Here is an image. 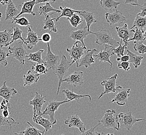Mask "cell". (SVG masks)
<instances>
[{
    "instance_id": "5b68a950",
    "label": "cell",
    "mask_w": 146,
    "mask_h": 135,
    "mask_svg": "<svg viewBox=\"0 0 146 135\" xmlns=\"http://www.w3.org/2000/svg\"><path fill=\"white\" fill-rule=\"evenodd\" d=\"M128 111L125 113H120L117 115V120L120 124V126H122L129 130L137 122L146 121V119L143 118H136L132 115V112L128 109Z\"/></svg>"
},
{
    "instance_id": "ee69618b",
    "label": "cell",
    "mask_w": 146,
    "mask_h": 135,
    "mask_svg": "<svg viewBox=\"0 0 146 135\" xmlns=\"http://www.w3.org/2000/svg\"><path fill=\"white\" fill-rule=\"evenodd\" d=\"M7 53L5 50H2L0 47V64L4 67H6L8 64L7 61Z\"/></svg>"
},
{
    "instance_id": "8fae6325",
    "label": "cell",
    "mask_w": 146,
    "mask_h": 135,
    "mask_svg": "<svg viewBox=\"0 0 146 135\" xmlns=\"http://www.w3.org/2000/svg\"><path fill=\"white\" fill-rule=\"evenodd\" d=\"M47 50L46 56L45 57V65L48 70L50 69H52L53 70L60 62V57L58 55H55L52 52L49 43H47Z\"/></svg>"
},
{
    "instance_id": "7402d4cb",
    "label": "cell",
    "mask_w": 146,
    "mask_h": 135,
    "mask_svg": "<svg viewBox=\"0 0 146 135\" xmlns=\"http://www.w3.org/2000/svg\"><path fill=\"white\" fill-rule=\"evenodd\" d=\"M35 1L36 0H30L25 1L24 3H23L21 12L15 18H18L21 15H23L24 14H29L32 15L33 16H35L36 13L33 12V9L35 5Z\"/></svg>"
},
{
    "instance_id": "e575fe53",
    "label": "cell",
    "mask_w": 146,
    "mask_h": 135,
    "mask_svg": "<svg viewBox=\"0 0 146 135\" xmlns=\"http://www.w3.org/2000/svg\"><path fill=\"white\" fill-rule=\"evenodd\" d=\"M59 9L61 11L62 14L60 15L59 17L56 18V21H58L60 19V18L62 17H66L67 18H70L74 14V13H78L79 14V13H80V11H76V10H74L71 8L70 7H65L64 8H62V6H59Z\"/></svg>"
},
{
    "instance_id": "3957f363",
    "label": "cell",
    "mask_w": 146,
    "mask_h": 135,
    "mask_svg": "<svg viewBox=\"0 0 146 135\" xmlns=\"http://www.w3.org/2000/svg\"><path fill=\"white\" fill-rule=\"evenodd\" d=\"M91 34H93L96 36V43L100 45L109 44L115 48L118 46L120 44L119 42L113 38L111 33L108 30L102 29L96 32L91 31Z\"/></svg>"
},
{
    "instance_id": "2e32d148",
    "label": "cell",
    "mask_w": 146,
    "mask_h": 135,
    "mask_svg": "<svg viewBox=\"0 0 146 135\" xmlns=\"http://www.w3.org/2000/svg\"><path fill=\"white\" fill-rule=\"evenodd\" d=\"M105 17L107 22L110 26L114 24H122L124 21H126V18L123 16L122 13L117 10V9L112 13H107L106 14Z\"/></svg>"
},
{
    "instance_id": "8d00e7d4",
    "label": "cell",
    "mask_w": 146,
    "mask_h": 135,
    "mask_svg": "<svg viewBox=\"0 0 146 135\" xmlns=\"http://www.w3.org/2000/svg\"><path fill=\"white\" fill-rule=\"evenodd\" d=\"M33 66L31 67L32 70L34 71V73L38 75L46 74L47 72L48 71L46 67L44 64H37L36 65L32 64Z\"/></svg>"
},
{
    "instance_id": "681fc988",
    "label": "cell",
    "mask_w": 146,
    "mask_h": 135,
    "mask_svg": "<svg viewBox=\"0 0 146 135\" xmlns=\"http://www.w3.org/2000/svg\"><path fill=\"white\" fill-rule=\"evenodd\" d=\"M140 9L141 11L139 13L137 14L138 15L141 17L146 16V3H144L143 5L140 6Z\"/></svg>"
},
{
    "instance_id": "7c38bea8",
    "label": "cell",
    "mask_w": 146,
    "mask_h": 135,
    "mask_svg": "<svg viewBox=\"0 0 146 135\" xmlns=\"http://www.w3.org/2000/svg\"><path fill=\"white\" fill-rule=\"evenodd\" d=\"M64 124L67 125L69 128L76 127L81 132H84L86 127L84 123L82 122L78 114L71 115L64 120Z\"/></svg>"
},
{
    "instance_id": "d4e9b609",
    "label": "cell",
    "mask_w": 146,
    "mask_h": 135,
    "mask_svg": "<svg viewBox=\"0 0 146 135\" xmlns=\"http://www.w3.org/2000/svg\"><path fill=\"white\" fill-rule=\"evenodd\" d=\"M13 33L11 30H5L4 31L0 32V47H7L11 45V42L12 40Z\"/></svg>"
},
{
    "instance_id": "7dc6e473",
    "label": "cell",
    "mask_w": 146,
    "mask_h": 135,
    "mask_svg": "<svg viewBox=\"0 0 146 135\" xmlns=\"http://www.w3.org/2000/svg\"><path fill=\"white\" fill-rule=\"evenodd\" d=\"M100 124V123H99L96 126H94V127H91L90 129H88V130H85L84 132H82V135H100V134L99 133V132H97L95 131V129L96 128V127L98 126Z\"/></svg>"
},
{
    "instance_id": "d590c367",
    "label": "cell",
    "mask_w": 146,
    "mask_h": 135,
    "mask_svg": "<svg viewBox=\"0 0 146 135\" xmlns=\"http://www.w3.org/2000/svg\"><path fill=\"white\" fill-rule=\"evenodd\" d=\"M18 124H19V122H15V120L10 116L8 118H4L2 114V112H0V127L6 125L10 127L12 130V126Z\"/></svg>"
},
{
    "instance_id": "6da1fadb",
    "label": "cell",
    "mask_w": 146,
    "mask_h": 135,
    "mask_svg": "<svg viewBox=\"0 0 146 135\" xmlns=\"http://www.w3.org/2000/svg\"><path fill=\"white\" fill-rule=\"evenodd\" d=\"M74 63L73 61L69 62L68 60L66 57L64 55L62 56V59L58 65H57L55 68L53 70L54 73L56 75L59 79L58 87L57 91V95H58L61 87L62 79L64 76L67 73L70 67Z\"/></svg>"
},
{
    "instance_id": "52a82bcc",
    "label": "cell",
    "mask_w": 146,
    "mask_h": 135,
    "mask_svg": "<svg viewBox=\"0 0 146 135\" xmlns=\"http://www.w3.org/2000/svg\"><path fill=\"white\" fill-rule=\"evenodd\" d=\"M70 102L69 100H64L62 101H57L55 100H50L47 103L46 108L44 111L42 112V115H49L50 120L53 124L56 123V120L55 118V112L58 109L59 107L64 103Z\"/></svg>"
},
{
    "instance_id": "f1b7e54d",
    "label": "cell",
    "mask_w": 146,
    "mask_h": 135,
    "mask_svg": "<svg viewBox=\"0 0 146 135\" xmlns=\"http://www.w3.org/2000/svg\"><path fill=\"white\" fill-rule=\"evenodd\" d=\"M27 123L29 125V126H27L26 129L21 132L18 133H14L15 135L23 134L24 135H45L44 131H41L31 124L30 122H28Z\"/></svg>"
},
{
    "instance_id": "b9f144b4",
    "label": "cell",
    "mask_w": 146,
    "mask_h": 135,
    "mask_svg": "<svg viewBox=\"0 0 146 135\" xmlns=\"http://www.w3.org/2000/svg\"><path fill=\"white\" fill-rule=\"evenodd\" d=\"M134 44L133 48L135 51L140 54L146 53V46L143 44V42L134 41Z\"/></svg>"
},
{
    "instance_id": "680465c9",
    "label": "cell",
    "mask_w": 146,
    "mask_h": 135,
    "mask_svg": "<svg viewBox=\"0 0 146 135\" xmlns=\"http://www.w3.org/2000/svg\"><path fill=\"white\" fill-rule=\"evenodd\" d=\"M2 17V14L1 13H0V18Z\"/></svg>"
},
{
    "instance_id": "816d5d0a",
    "label": "cell",
    "mask_w": 146,
    "mask_h": 135,
    "mask_svg": "<svg viewBox=\"0 0 146 135\" xmlns=\"http://www.w3.org/2000/svg\"><path fill=\"white\" fill-rule=\"evenodd\" d=\"M56 0H36L35 1V5L39 3H46L49 2H52V3L55 2Z\"/></svg>"
},
{
    "instance_id": "f5cc1de1",
    "label": "cell",
    "mask_w": 146,
    "mask_h": 135,
    "mask_svg": "<svg viewBox=\"0 0 146 135\" xmlns=\"http://www.w3.org/2000/svg\"><path fill=\"white\" fill-rule=\"evenodd\" d=\"M2 114L4 118H9V115H10V110H2Z\"/></svg>"
},
{
    "instance_id": "9f6ffc18",
    "label": "cell",
    "mask_w": 146,
    "mask_h": 135,
    "mask_svg": "<svg viewBox=\"0 0 146 135\" xmlns=\"http://www.w3.org/2000/svg\"><path fill=\"white\" fill-rule=\"evenodd\" d=\"M143 36H144L145 40V39H146V30H144V32H143Z\"/></svg>"
},
{
    "instance_id": "74e56055",
    "label": "cell",
    "mask_w": 146,
    "mask_h": 135,
    "mask_svg": "<svg viewBox=\"0 0 146 135\" xmlns=\"http://www.w3.org/2000/svg\"><path fill=\"white\" fill-rule=\"evenodd\" d=\"M67 19L69 21L71 26L75 28H77L79 25L84 21L78 13H74L71 17L67 18Z\"/></svg>"
},
{
    "instance_id": "1f68e13d",
    "label": "cell",
    "mask_w": 146,
    "mask_h": 135,
    "mask_svg": "<svg viewBox=\"0 0 146 135\" xmlns=\"http://www.w3.org/2000/svg\"><path fill=\"white\" fill-rule=\"evenodd\" d=\"M38 11L39 16L42 15H47L50 12H55L56 13H59L61 12V11L53 7L49 2L45 3V4L44 5L39 6Z\"/></svg>"
},
{
    "instance_id": "d6a6232c",
    "label": "cell",
    "mask_w": 146,
    "mask_h": 135,
    "mask_svg": "<svg viewBox=\"0 0 146 135\" xmlns=\"http://www.w3.org/2000/svg\"><path fill=\"white\" fill-rule=\"evenodd\" d=\"M44 50H40L38 52H36L35 53H30L29 55H28L27 58L28 59L27 60L31 61V62H35L37 64H44L45 62L42 58V54L44 52Z\"/></svg>"
},
{
    "instance_id": "ac0fdd59",
    "label": "cell",
    "mask_w": 146,
    "mask_h": 135,
    "mask_svg": "<svg viewBox=\"0 0 146 135\" xmlns=\"http://www.w3.org/2000/svg\"><path fill=\"white\" fill-rule=\"evenodd\" d=\"M24 44L27 46V48L29 50H31L33 47H35L40 38L38 36L37 33L32 30L30 26H28V30L27 32V37L23 38Z\"/></svg>"
},
{
    "instance_id": "836d02e7",
    "label": "cell",
    "mask_w": 146,
    "mask_h": 135,
    "mask_svg": "<svg viewBox=\"0 0 146 135\" xmlns=\"http://www.w3.org/2000/svg\"><path fill=\"white\" fill-rule=\"evenodd\" d=\"M134 28H137L138 29L144 30L146 28V16L141 17L137 14L136 17L135 19L133 25L129 30L132 29Z\"/></svg>"
},
{
    "instance_id": "f6af8a7d",
    "label": "cell",
    "mask_w": 146,
    "mask_h": 135,
    "mask_svg": "<svg viewBox=\"0 0 146 135\" xmlns=\"http://www.w3.org/2000/svg\"><path fill=\"white\" fill-rule=\"evenodd\" d=\"M4 110H11V106L9 103V101L5 99L2 100L0 103V110L2 111Z\"/></svg>"
},
{
    "instance_id": "83f0119b",
    "label": "cell",
    "mask_w": 146,
    "mask_h": 135,
    "mask_svg": "<svg viewBox=\"0 0 146 135\" xmlns=\"http://www.w3.org/2000/svg\"><path fill=\"white\" fill-rule=\"evenodd\" d=\"M40 79V75L36 74L33 73L31 70L28 71L25 75H23L24 86L27 85H31L38 82Z\"/></svg>"
},
{
    "instance_id": "c3c4849f",
    "label": "cell",
    "mask_w": 146,
    "mask_h": 135,
    "mask_svg": "<svg viewBox=\"0 0 146 135\" xmlns=\"http://www.w3.org/2000/svg\"><path fill=\"white\" fill-rule=\"evenodd\" d=\"M51 39H52V37L50 33H45L42 35L41 38H40V41H42L44 43H50Z\"/></svg>"
},
{
    "instance_id": "9c48e42d",
    "label": "cell",
    "mask_w": 146,
    "mask_h": 135,
    "mask_svg": "<svg viewBox=\"0 0 146 135\" xmlns=\"http://www.w3.org/2000/svg\"><path fill=\"white\" fill-rule=\"evenodd\" d=\"M114 47L109 44H105V47L104 50H101L97 55H94L97 60L100 61V64L102 62H107L110 64V71L112 70V62L110 61V58L111 56H113L114 54L113 48Z\"/></svg>"
},
{
    "instance_id": "4fadbf2b",
    "label": "cell",
    "mask_w": 146,
    "mask_h": 135,
    "mask_svg": "<svg viewBox=\"0 0 146 135\" xmlns=\"http://www.w3.org/2000/svg\"><path fill=\"white\" fill-rule=\"evenodd\" d=\"M118 93L114 98L110 101V103H116L120 106H124L127 101V99L130 96V88H123L122 87L117 89Z\"/></svg>"
},
{
    "instance_id": "44dd1931",
    "label": "cell",
    "mask_w": 146,
    "mask_h": 135,
    "mask_svg": "<svg viewBox=\"0 0 146 135\" xmlns=\"http://www.w3.org/2000/svg\"><path fill=\"white\" fill-rule=\"evenodd\" d=\"M115 29L117 30V34L121 38V40L127 46L129 45V38H130L129 30L128 29L127 24H125L123 26L119 27L116 26Z\"/></svg>"
},
{
    "instance_id": "f35d334b",
    "label": "cell",
    "mask_w": 146,
    "mask_h": 135,
    "mask_svg": "<svg viewBox=\"0 0 146 135\" xmlns=\"http://www.w3.org/2000/svg\"><path fill=\"white\" fill-rule=\"evenodd\" d=\"M12 29L13 30V33L12 35V40L11 42V45L14 42L17 40H21V41L23 42L24 43V40L22 37V33L23 31L18 27V26H15L13 27Z\"/></svg>"
},
{
    "instance_id": "cb8c5ba5",
    "label": "cell",
    "mask_w": 146,
    "mask_h": 135,
    "mask_svg": "<svg viewBox=\"0 0 146 135\" xmlns=\"http://www.w3.org/2000/svg\"><path fill=\"white\" fill-rule=\"evenodd\" d=\"M56 13L54 12L53 13H51L50 15L47 14L45 15V18L43 21V29H48L50 32H57V29L56 27L55 24L54 22V21H55L56 18H52L51 17L52 15L55 14Z\"/></svg>"
},
{
    "instance_id": "4316f807",
    "label": "cell",
    "mask_w": 146,
    "mask_h": 135,
    "mask_svg": "<svg viewBox=\"0 0 146 135\" xmlns=\"http://www.w3.org/2000/svg\"><path fill=\"white\" fill-rule=\"evenodd\" d=\"M62 93L64 94L65 96L66 97V99L65 100H69L70 101H71L72 100H76V101H79L81 98L86 97H88L90 101L92 100L91 96L89 95H78L74 93L72 91H71L68 89L63 90Z\"/></svg>"
},
{
    "instance_id": "6f0895ef",
    "label": "cell",
    "mask_w": 146,
    "mask_h": 135,
    "mask_svg": "<svg viewBox=\"0 0 146 135\" xmlns=\"http://www.w3.org/2000/svg\"><path fill=\"white\" fill-rule=\"evenodd\" d=\"M117 62H120V57H117Z\"/></svg>"
},
{
    "instance_id": "5bb4252c",
    "label": "cell",
    "mask_w": 146,
    "mask_h": 135,
    "mask_svg": "<svg viewBox=\"0 0 146 135\" xmlns=\"http://www.w3.org/2000/svg\"><path fill=\"white\" fill-rule=\"evenodd\" d=\"M45 96H43L42 94H38V92L35 93V95L32 100L29 101L30 105L33 107V114H42V108L44 103Z\"/></svg>"
},
{
    "instance_id": "8992f818",
    "label": "cell",
    "mask_w": 146,
    "mask_h": 135,
    "mask_svg": "<svg viewBox=\"0 0 146 135\" xmlns=\"http://www.w3.org/2000/svg\"><path fill=\"white\" fill-rule=\"evenodd\" d=\"M118 76L117 74H115L113 76H111L107 80H104L101 83V85L105 87V91L104 92L100 94L98 97L100 99L105 94H108L110 93H115L117 89L119 88H122V87L117 84V79Z\"/></svg>"
},
{
    "instance_id": "277c9868",
    "label": "cell",
    "mask_w": 146,
    "mask_h": 135,
    "mask_svg": "<svg viewBox=\"0 0 146 135\" xmlns=\"http://www.w3.org/2000/svg\"><path fill=\"white\" fill-rule=\"evenodd\" d=\"M115 113L114 110H107L101 120H98V122L102 124L104 126L107 128L119 130L120 124L118 122L117 116L114 117L113 114Z\"/></svg>"
},
{
    "instance_id": "30bf717a",
    "label": "cell",
    "mask_w": 146,
    "mask_h": 135,
    "mask_svg": "<svg viewBox=\"0 0 146 135\" xmlns=\"http://www.w3.org/2000/svg\"><path fill=\"white\" fill-rule=\"evenodd\" d=\"M96 52H98V51L95 48L93 50H88L86 52L84 53L79 61L76 62V67L83 66L87 69L88 67L91 66L92 64L95 63L93 55Z\"/></svg>"
},
{
    "instance_id": "ab89813d",
    "label": "cell",
    "mask_w": 146,
    "mask_h": 135,
    "mask_svg": "<svg viewBox=\"0 0 146 135\" xmlns=\"http://www.w3.org/2000/svg\"><path fill=\"white\" fill-rule=\"evenodd\" d=\"M143 30L140 29L136 28V29L135 30L134 35L133 38H129L128 41H142L143 42L145 40V38L143 36Z\"/></svg>"
},
{
    "instance_id": "484cf974",
    "label": "cell",
    "mask_w": 146,
    "mask_h": 135,
    "mask_svg": "<svg viewBox=\"0 0 146 135\" xmlns=\"http://www.w3.org/2000/svg\"><path fill=\"white\" fill-rule=\"evenodd\" d=\"M79 15L81 16L84 18L85 22H86V27L88 31H90V27L95 22H97L95 15L92 12H86V11H81L78 14Z\"/></svg>"
},
{
    "instance_id": "603a6c76",
    "label": "cell",
    "mask_w": 146,
    "mask_h": 135,
    "mask_svg": "<svg viewBox=\"0 0 146 135\" xmlns=\"http://www.w3.org/2000/svg\"><path fill=\"white\" fill-rule=\"evenodd\" d=\"M20 12L18 10L17 6L15 5L13 0H9L7 3V6L5 11L6 17L5 20L13 19L14 18L16 17Z\"/></svg>"
},
{
    "instance_id": "f907efd6",
    "label": "cell",
    "mask_w": 146,
    "mask_h": 135,
    "mask_svg": "<svg viewBox=\"0 0 146 135\" xmlns=\"http://www.w3.org/2000/svg\"><path fill=\"white\" fill-rule=\"evenodd\" d=\"M125 4H129L133 6H140V5L138 3V0H125Z\"/></svg>"
},
{
    "instance_id": "ba28073f",
    "label": "cell",
    "mask_w": 146,
    "mask_h": 135,
    "mask_svg": "<svg viewBox=\"0 0 146 135\" xmlns=\"http://www.w3.org/2000/svg\"><path fill=\"white\" fill-rule=\"evenodd\" d=\"M85 48L81 42L76 41L71 48H66L70 58L74 62H77L84 53Z\"/></svg>"
},
{
    "instance_id": "7a4b0ae2",
    "label": "cell",
    "mask_w": 146,
    "mask_h": 135,
    "mask_svg": "<svg viewBox=\"0 0 146 135\" xmlns=\"http://www.w3.org/2000/svg\"><path fill=\"white\" fill-rule=\"evenodd\" d=\"M23 42L21 41L16 43L13 46H9L8 48L9 53L7 54V57L12 56L20 62L21 65H25L28 56L26 50L23 47Z\"/></svg>"
},
{
    "instance_id": "d6986e66",
    "label": "cell",
    "mask_w": 146,
    "mask_h": 135,
    "mask_svg": "<svg viewBox=\"0 0 146 135\" xmlns=\"http://www.w3.org/2000/svg\"><path fill=\"white\" fill-rule=\"evenodd\" d=\"M33 120L35 123L38 124L44 128L45 135H46L47 132L48 131L52 130V126L54 124L50 121V119L43 118L42 114H33Z\"/></svg>"
},
{
    "instance_id": "db71d44e",
    "label": "cell",
    "mask_w": 146,
    "mask_h": 135,
    "mask_svg": "<svg viewBox=\"0 0 146 135\" xmlns=\"http://www.w3.org/2000/svg\"><path fill=\"white\" fill-rule=\"evenodd\" d=\"M129 56L127 54L126 55H123L120 57V61L121 62H129Z\"/></svg>"
},
{
    "instance_id": "60d3db41",
    "label": "cell",
    "mask_w": 146,
    "mask_h": 135,
    "mask_svg": "<svg viewBox=\"0 0 146 135\" xmlns=\"http://www.w3.org/2000/svg\"><path fill=\"white\" fill-rule=\"evenodd\" d=\"M12 24H16L22 26H29L31 23L25 17L21 18H14L12 21Z\"/></svg>"
},
{
    "instance_id": "f546056e",
    "label": "cell",
    "mask_w": 146,
    "mask_h": 135,
    "mask_svg": "<svg viewBox=\"0 0 146 135\" xmlns=\"http://www.w3.org/2000/svg\"><path fill=\"white\" fill-rule=\"evenodd\" d=\"M121 3L116 2L115 0H100V4L106 11H110L113 9H117V6Z\"/></svg>"
},
{
    "instance_id": "e0dca14e",
    "label": "cell",
    "mask_w": 146,
    "mask_h": 135,
    "mask_svg": "<svg viewBox=\"0 0 146 135\" xmlns=\"http://www.w3.org/2000/svg\"><path fill=\"white\" fill-rule=\"evenodd\" d=\"M90 34H91V31H88L87 27L86 26L82 28H81L80 29L72 30L70 33V38L73 39L74 42H81L85 48L86 49V47L84 42V40Z\"/></svg>"
},
{
    "instance_id": "ffe728a7",
    "label": "cell",
    "mask_w": 146,
    "mask_h": 135,
    "mask_svg": "<svg viewBox=\"0 0 146 135\" xmlns=\"http://www.w3.org/2000/svg\"><path fill=\"white\" fill-rule=\"evenodd\" d=\"M17 93V91L15 88L7 86L6 81L4 82L2 86L0 87V97L9 101Z\"/></svg>"
},
{
    "instance_id": "91938a15",
    "label": "cell",
    "mask_w": 146,
    "mask_h": 135,
    "mask_svg": "<svg viewBox=\"0 0 146 135\" xmlns=\"http://www.w3.org/2000/svg\"><path fill=\"white\" fill-rule=\"evenodd\" d=\"M63 1H64V0H63Z\"/></svg>"
},
{
    "instance_id": "4dcf8cb0",
    "label": "cell",
    "mask_w": 146,
    "mask_h": 135,
    "mask_svg": "<svg viewBox=\"0 0 146 135\" xmlns=\"http://www.w3.org/2000/svg\"><path fill=\"white\" fill-rule=\"evenodd\" d=\"M127 54L129 56V62H131L134 66L135 69H137L138 67L141 65L142 60L143 59V56H139L134 53L131 52V51L127 50Z\"/></svg>"
},
{
    "instance_id": "11a10c76",
    "label": "cell",
    "mask_w": 146,
    "mask_h": 135,
    "mask_svg": "<svg viewBox=\"0 0 146 135\" xmlns=\"http://www.w3.org/2000/svg\"><path fill=\"white\" fill-rule=\"evenodd\" d=\"M9 0H0V3L2 5H5L8 3Z\"/></svg>"
},
{
    "instance_id": "7bdbcfd3",
    "label": "cell",
    "mask_w": 146,
    "mask_h": 135,
    "mask_svg": "<svg viewBox=\"0 0 146 135\" xmlns=\"http://www.w3.org/2000/svg\"><path fill=\"white\" fill-rule=\"evenodd\" d=\"M122 41L121 40V42L120 43L119 45L113 48V52H114V54L117 55V56H118L119 57H121V56L124 55V50H125V49L127 48V46L125 44H124L123 46H122Z\"/></svg>"
},
{
    "instance_id": "bcb514c9",
    "label": "cell",
    "mask_w": 146,
    "mask_h": 135,
    "mask_svg": "<svg viewBox=\"0 0 146 135\" xmlns=\"http://www.w3.org/2000/svg\"><path fill=\"white\" fill-rule=\"evenodd\" d=\"M117 68L119 69H122L125 71H128L131 69L129 62H121L117 64Z\"/></svg>"
},
{
    "instance_id": "9a60e30c",
    "label": "cell",
    "mask_w": 146,
    "mask_h": 135,
    "mask_svg": "<svg viewBox=\"0 0 146 135\" xmlns=\"http://www.w3.org/2000/svg\"><path fill=\"white\" fill-rule=\"evenodd\" d=\"M83 72L82 71H75L74 73L63 79L62 82H66L68 84H72L74 87L78 85H82L84 84Z\"/></svg>"
}]
</instances>
